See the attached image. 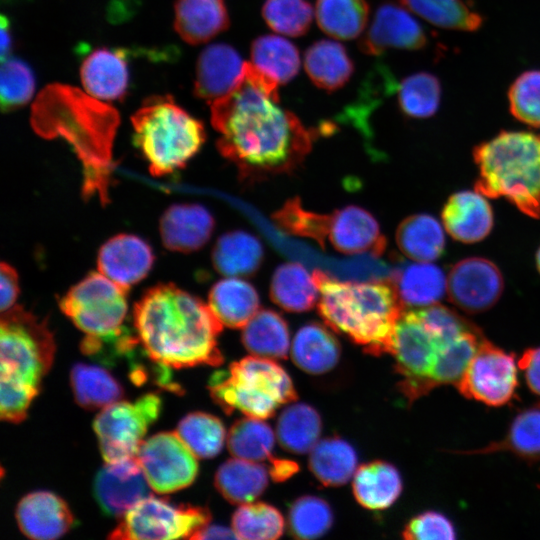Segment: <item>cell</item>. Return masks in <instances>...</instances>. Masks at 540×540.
<instances>
[{
	"mask_svg": "<svg viewBox=\"0 0 540 540\" xmlns=\"http://www.w3.org/2000/svg\"><path fill=\"white\" fill-rule=\"evenodd\" d=\"M133 324L147 356L168 368L223 363L222 323L208 304L174 284H158L135 303Z\"/></svg>",
	"mask_w": 540,
	"mask_h": 540,
	"instance_id": "obj_2",
	"label": "cell"
},
{
	"mask_svg": "<svg viewBox=\"0 0 540 540\" xmlns=\"http://www.w3.org/2000/svg\"><path fill=\"white\" fill-rule=\"evenodd\" d=\"M1 62V108L3 111H11L31 99L35 88L34 76L29 66L19 59L7 57Z\"/></svg>",
	"mask_w": 540,
	"mask_h": 540,
	"instance_id": "obj_51",
	"label": "cell"
},
{
	"mask_svg": "<svg viewBox=\"0 0 540 540\" xmlns=\"http://www.w3.org/2000/svg\"><path fill=\"white\" fill-rule=\"evenodd\" d=\"M479 170L475 191L504 197L521 212L540 218V136L501 131L473 149Z\"/></svg>",
	"mask_w": 540,
	"mask_h": 540,
	"instance_id": "obj_5",
	"label": "cell"
},
{
	"mask_svg": "<svg viewBox=\"0 0 540 540\" xmlns=\"http://www.w3.org/2000/svg\"><path fill=\"white\" fill-rule=\"evenodd\" d=\"M154 254L150 245L132 234H119L106 241L97 256L98 271L128 291L151 270Z\"/></svg>",
	"mask_w": 540,
	"mask_h": 540,
	"instance_id": "obj_18",
	"label": "cell"
},
{
	"mask_svg": "<svg viewBox=\"0 0 540 540\" xmlns=\"http://www.w3.org/2000/svg\"><path fill=\"white\" fill-rule=\"evenodd\" d=\"M503 289L504 280L499 268L482 257L462 259L448 273L447 293L450 302L470 314L493 307Z\"/></svg>",
	"mask_w": 540,
	"mask_h": 540,
	"instance_id": "obj_15",
	"label": "cell"
},
{
	"mask_svg": "<svg viewBox=\"0 0 540 540\" xmlns=\"http://www.w3.org/2000/svg\"><path fill=\"white\" fill-rule=\"evenodd\" d=\"M208 387L214 402L227 414L237 410L263 420L297 398L287 372L273 359L254 355L215 372Z\"/></svg>",
	"mask_w": 540,
	"mask_h": 540,
	"instance_id": "obj_7",
	"label": "cell"
},
{
	"mask_svg": "<svg viewBox=\"0 0 540 540\" xmlns=\"http://www.w3.org/2000/svg\"><path fill=\"white\" fill-rule=\"evenodd\" d=\"M408 10L429 23L444 29L473 32L483 24V17L464 0H399Z\"/></svg>",
	"mask_w": 540,
	"mask_h": 540,
	"instance_id": "obj_42",
	"label": "cell"
},
{
	"mask_svg": "<svg viewBox=\"0 0 540 540\" xmlns=\"http://www.w3.org/2000/svg\"><path fill=\"white\" fill-rule=\"evenodd\" d=\"M402 537L407 540H453L456 529L446 515L429 510L412 517L402 530Z\"/></svg>",
	"mask_w": 540,
	"mask_h": 540,
	"instance_id": "obj_53",
	"label": "cell"
},
{
	"mask_svg": "<svg viewBox=\"0 0 540 540\" xmlns=\"http://www.w3.org/2000/svg\"><path fill=\"white\" fill-rule=\"evenodd\" d=\"M428 41L425 29L408 11L394 3H383L358 47L367 55L378 56L389 49L419 50Z\"/></svg>",
	"mask_w": 540,
	"mask_h": 540,
	"instance_id": "obj_17",
	"label": "cell"
},
{
	"mask_svg": "<svg viewBox=\"0 0 540 540\" xmlns=\"http://www.w3.org/2000/svg\"><path fill=\"white\" fill-rule=\"evenodd\" d=\"M208 305L223 326L237 329L243 328L259 311L260 298L252 284L228 276L211 287Z\"/></svg>",
	"mask_w": 540,
	"mask_h": 540,
	"instance_id": "obj_26",
	"label": "cell"
},
{
	"mask_svg": "<svg viewBox=\"0 0 540 540\" xmlns=\"http://www.w3.org/2000/svg\"><path fill=\"white\" fill-rule=\"evenodd\" d=\"M417 311L420 317L440 334L445 343L464 332L480 331V328L469 319L438 303Z\"/></svg>",
	"mask_w": 540,
	"mask_h": 540,
	"instance_id": "obj_54",
	"label": "cell"
},
{
	"mask_svg": "<svg viewBox=\"0 0 540 540\" xmlns=\"http://www.w3.org/2000/svg\"><path fill=\"white\" fill-rule=\"evenodd\" d=\"M150 486L135 458L106 463L93 481L94 498L106 516L121 518L142 499Z\"/></svg>",
	"mask_w": 540,
	"mask_h": 540,
	"instance_id": "obj_16",
	"label": "cell"
},
{
	"mask_svg": "<svg viewBox=\"0 0 540 540\" xmlns=\"http://www.w3.org/2000/svg\"><path fill=\"white\" fill-rule=\"evenodd\" d=\"M127 290L98 272H92L60 299L61 311L84 334L85 340L109 342L128 330L124 326Z\"/></svg>",
	"mask_w": 540,
	"mask_h": 540,
	"instance_id": "obj_9",
	"label": "cell"
},
{
	"mask_svg": "<svg viewBox=\"0 0 540 540\" xmlns=\"http://www.w3.org/2000/svg\"><path fill=\"white\" fill-rule=\"evenodd\" d=\"M205 507L176 506L152 495L133 506L109 535L114 540H168L189 538L209 524Z\"/></svg>",
	"mask_w": 540,
	"mask_h": 540,
	"instance_id": "obj_12",
	"label": "cell"
},
{
	"mask_svg": "<svg viewBox=\"0 0 540 540\" xmlns=\"http://www.w3.org/2000/svg\"><path fill=\"white\" fill-rule=\"evenodd\" d=\"M274 443L275 435L271 427L263 419L247 416L237 420L227 435L230 453L254 462L269 460Z\"/></svg>",
	"mask_w": 540,
	"mask_h": 540,
	"instance_id": "obj_44",
	"label": "cell"
},
{
	"mask_svg": "<svg viewBox=\"0 0 540 540\" xmlns=\"http://www.w3.org/2000/svg\"><path fill=\"white\" fill-rule=\"evenodd\" d=\"M190 539H238L234 530L220 525H205L197 530Z\"/></svg>",
	"mask_w": 540,
	"mask_h": 540,
	"instance_id": "obj_59",
	"label": "cell"
},
{
	"mask_svg": "<svg viewBox=\"0 0 540 540\" xmlns=\"http://www.w3.org/2000/svg\"><path fill=\"white\" fill-rule=\"evenodd\" d=\"M396 243L408 258L419 262H431L443 254L445 236L436 218L419 213L406 217L399 224L396 230Z\"/></svg>",
	"mask_w": 540,
	"mask_h": 540,
	"instance_id": "obj_36",
	"label": "cell"
},
{
	"mask_svg": "<svg viewBox=\"0 0 540 540\" xmlns=\"http://www.w3.org/2000/svg\"><path fill=\"white\" fill-rule=\"evenodd\" d=\"M261 12L273 31L290 37L305 35L315 14L307 0H265Z\"/></svg>",
	"mask_w": 540,
	"mask_h": 540,
	"instance_id": "obj_49",
	"label": "cell"
},
{
	"mask_svg": "<svg viewBox=\"0 0 540 540\" xmlns=\"http://www.w3.org/2000/svg\"><path fill=\"white\" fill-rule=\"evenodd\" d=\"M176 433L194 455L202 459L218 455L226 438L222 421L204 412L187 414L178 423Z\"/></svg>",
	"mask_w": 540,
	"mask_h": 540,
	"instance_id": "obj_45",
	"label": "cell"
},
{
	"mask_svg": "<svg viewBox=\"0 0 540 540\" xmlns=\"http://www.w3.org/2000/svg\"><path fill=\"white\" fill-rule=\"evenodd\" d=\"M518 386L515 355L483 338L456 385L466 398L487 406L510 403Z\"/></svg>",
	"mask_w": 540,
	"mask_h": 540,
	"instance_id": "obj_13",
	"label": "cell"
},
{
	"mask_svg": "<svg viewBox=\"0 0 540 540\" xmlns=\"http://www.w3.org/2000/svg\"><path fill=\"white\" fill-rule=\"evenodd\" d=\"M333 523L330 505L322 498L305 495L290 506L288 527L297 539H316L323 536Z\"/></svg>",
	"mask_w": 540,
	"mask_h": 540,
	"instance_id": "obj_48",
	"label": "cell"
},
{
	"mask_svg": "<svg viewBox=\"0 0 540 540\" xmlns=\"http://www.w3.org/2000/svg\"><path fill=\"white\" fill-rule=\"evenodd\" d=\"M0 282V307L1 311L4 312L14 306L20 292L17 272L8 263H1Z\"/></svg>",
	"mask_w": 540,
	"mask_h": 540,
	"instance_id": "obj_57",
	"label": "cell"
},
{
	"mask_svg": "<svg viewBox=\"0 0 540 540\" xmlns=\"http://www.w3.org/2000/svg\"><path fill=\"white\" fill-rule=\"evenodd\" d=\"M131 122L134 142L154 176L184 167L206 138L203 123L177 105L170 95L145 99Z\"/></svg>",
	"mask_w": 540,
	"mask_h": 540,
	"instance_id": "obj_6",
	"label": "cell"
},
{
	"mask_svg": "<svg viewBox=\"0 0 540 540\" xmlns=\"http://www.w3.org/2000/svg\"><path fill=\"white\" fill-rule=\"evenodd\" d=\"M272 219L286 233L311 238L321 247L326 243L329 214L306 210L298 197L287 200Z\"/></svg>",
	"mask_w": 540,
	"mask_h": 540,
	"instance_id": "obj_50",
	"label": "cell"
},
{
	"mask_svg": "<svg viewBox=\"0 0 540 540\" xmlns=\"http://www.w3.org/2000/svg\"><path fill=\"white\" fill-rule=\"evenodd\" d=\"M1 378L39 392L55 353L47 324L20 306L2 312L0 322Z\"/></svg>",
	"mask_w": 540,
	"mask_h": 540,
	"instance_id": "obj_8",
	"label": "cell"
},
{
	"mask_svg": "<svg viewBox=\"0 0 540 540\" xmlns=\"http://www.w3.org/2000/svg\"><path fill=\"white\" fill-rule=\"evenodd\" d=\"M498 452H510L528 463L540 460V403L521 409L502 439L482 448L454 451L463 455H488Z\"/></svg>",
	"mask_w": 540,
	"mask_h": 540,
	"instance_id": "obj_27",
	"label": "cell"
},
{
	"mask_svg": "<svg viewBox=\"0 0 540 540\" xmlns=\"http://www.w3.org/2000/svg\"><path fill=\"white\" fill-rule=\"evenodd\" d=\"M447 233L456 241L471 244L483 240L493 228V211L484 195L475 191L452 194L441 212Z\"/></svg>",
	"mask_w": 540,
	"mask_h": 540,
	"instance_id": "obj_23",
	"label": "cell"
},
{
	"mask_svg": "<svg viewBox=\"0 0 540 540\" xmlns=\"http://www.w3.org/2000/svg\"><path fill=\"white\" fill-rule=\"evenodd\" d=\"M314 11L317 24L325 34L351 40L363 33L370 7L366 0H316Z\"/></svg>",
	"mask_w": 540,
	"mask_h": 540,
	"instance_id": "obj_39",
	"label": "cell"
},
{
	"mask_svg": "<svg viewBox=\"0 0 540 540\" xmlns=\"http://www.w3.org/2000/svg\"><path fill=\"white\" fill-rule=\"evenodd\" d=\"M322 421L319 413L305 403H293L280 414L276 435L280 445L287 451L304 454L319 441Z\"/></svg>",
	"mask_w": 540,
	"mask_h": 540,
	"instance_id": "obj_40",
	"label": "cell"
},
{
	"mask_svg": "<svg viewBox=\"0 0 540 540\" xmlns=\"http://www.w3.org/2000/svg\"><path fill=\"white\" fill-rule=\"evenodd\" d=\"M215 226L212 214L199 204H175L160 219L163 245L174 252L190 253L202 248Z\"/></svg>",
	"mask_w": 540,
	"mask_h": 540,
	"instance_id": "obj_22",
	"label": "cell"
},
{
	"mask_svg": "<svg viewBox=\"0 0 540 540\" xmlns=\"http://www.w3.org/2000/svg\"><path fill=\"white\" fill-rule=\"evenodd\" d=\"M357 502L370 510L390 507L403 488L398 469L385 461L375 460L357 468L352 482Z\"/></svg>",
	"mask_w": 540,
	"mask_h": 540,
	"instance_id": "obj_31",
	"label": "cell"
},
{
	"mask_svg": "<svg viewBox=\"0 0 540 540\" xmlns=\"http://www.w3.org/2000/svg\"><path fill=\"white\" fill-rule=\"evenodd\" d=\"M341 348L334 334L320 323L302 326L294 336L291 357L296 366L310 374H323L339 361Z\"/></svg>",
	"mask_w": 540,
	"mask_h": 540,
	"instance_id": "obj_30",
	"label": "cell"
},
{
	"mask_svg": "<svg viewBox=\"0 0 540 540\" xmlns=\"http://www.w3.org/2000/svg\"><path fill=\"white\" fill-rule=\"evenodd\" d=\"M318 287L308 270L296 262L279 265L271 278V300L289 312H305L314 307Z\"/></svg>",
	"mask_w": 540,
	"mask_h": 540,
	"instance_id": "obj_34",
	"label": "cell"
},
{
	"mask_svg": "<svg viewBox=\"0 0 540 540\" xmlns=\"http://www.w3.org/2000/svg\"><path fill=\"white\" fill-rule=\"evenodd\" d=\"M511 114L519 121L540 127V70L519 75L508 90Z\"/></svg>",
	"mask_w": 540,
	"mask_h": 540,
	"instance_id": "obj_52",
	"label": "cell"
},
{
	"mask_svg": "<svg viewBox=\"0 0 540 540\" xmlns=\"http://www.w3.org/2000/svg\"><path fill=\"white\" fill-rule=\"evenodd\" d=\"M269 474L275 482L288 479L298 471V464L291 460L271 457L269 460Z\"/></svg>",
	"mask_w": 540,
	"mask_h": 540,
	"instance_id": "obj_58",
	"label": "cell"
},
{
	"mask_svg": "<svg viewBox=\"0 0 540 540\" xmlns=\"http://www.w3.org/2000/svg\"><path fill=\"white\" fill-rule=\"evenodd\" d=\"M245 62L226 43L207 46L196 63L194 95L209 104L228 94L240 81Z\"/></svg>",
	"mask_w": 540,
	"mask_h": 540,
	"instance_id": "obj_21",
	"label": "cell"
},
{
	"mask_svg": "<svg viewBox=\"0 0 540 540\" xmlns=\"http://www.w3.org/2000/svg\"><path fill=\"white\" fill-rule=\"evenodd\" d=\"M284 518L277 508L264 502L240 505L232 516L238 539L275 540L284 531Z\"/></svg>",
	"mask_w": 540,
	"mask_h": 540,
	"instance_id": "obj_46",
	"label": "cell"
},
{
	"mask_svg": "<svg viewBox=\"0 0 540 540\" xmlns=\"http://www.w3.org/2000/svg\"><path fill=\"white\" fill-rule=\"evenodd\" d=\"M439 79L428 72L404 78L398 86L400 110L411 118H427L436 113L441 101Z\"/></svg>",
	"mask_w": 540,
	"mask_h": 540,
	"instance_id": "obj_47",
	"label": "cell"
},
{
	"mask_svg": "<svg viewBox=\"0 0 540 540\" xmlns=\"http://www.w3.org/2000/svg\"><path fill=\"white\" fill-rule=\"evenodd\" d=\"M327 239L344 254L381 255L386 238L373 215L362 207L348 205L329 214Z\"/></svg>",
	"mask_w": 540,
	"mask_h": 540,
	"instance_id": "obj_19",
	"label": "cell"
},
{
	"mask_svg": "<svg viewBox=\"0 0 540 540\" xmlns=\"http://www.w3.org/2000/svg\"><path fill=\"white\" fill-rule=\"evenodd\" d=\"M162 401L147 393L133 402L117 401L104 407L94 419L93 429L106 463L135 458L150 425L161 412Z\"/></svg>",
	"mask_w": 540,
	"mask_h": 540,
	"instance_id": "obj_11",
	"label": "cell"
},
{
	"mask_svg": "<svg viewBox=\"0 0 540 540\" xmlns=\"http://www.w3.org/2000/svg\"><path fill=\"white\" fill-rule=\"evenodd\" d=\"M536 266H537V269L540 273V247L538 248L537 252H536Z\"/></svg>",
	"mask_w": 540,
	"mask_h": 540,
	"instance_id": "obj_61",
	"label": "cell"
},
{
	"mask_svg": "<svg viewBox=\"0 0 540 540\" xmlns=\"http://www.w3.org/2000/svg\"><path fill=\"white\" fill-rule=\"evenodd\" d=\"M484 338L480 331H467L447 342L429 380L430 391L438 386H456Z\"/></svg>",
	"mask_w": 540,
	"mask_h": 540,
	"instance_id": "obj_43",
	"label": "cell"
},
{
	"mask_svg": "<svg viewBox=\"0 0 540 540\" xmlns=\"http://www.w3.org/2000/svg\"><path fill=\"white\" fill-rule=\"evenodd\" d=\"M518 366L528 388L540 396V346L526 349L518 360Z\"/></svg>",
	"mask_w": 540,
	"mask_h": 540,
	"instance_id": "obj_56",
	"label": "cell"
},
{
	"mask_svg": "<svg viewBox=\"0 0 540 540\" xmlns=\"http://www.w3.org/2000/svg\"><path fill=\"white\" fill-rule=\"evenodd\" d=\"M354 448L339 437L318 441L310 451L309 469L325 486H341L347 483L357 470Z\"/></svg>",
	"mask_w": 540,
	"mask_h": 540,
	"instance_id": "obj_37",
	"label": "cell"
},
{
	"mask_svg": "<svg viewBox=\"0 0 540 540\" xmlns=\"http://www.w3.org/2000/svg\"><path fill=\"white\" fill-rule=\"evenodd\" d=\"M15 515L21 532L34 540L60 538L75 524L67 503L50 491L25 495L17 504Z\"/></svg>",
	"mask_w": 540,
	"mask_h": 540,
	"instance_id": "obj_20",
	"label": "cell"
},
{
	"mask_svg": "<svg viewBox=\"0 0 540 540\" xmlns=\"http://www.w3.org/2000/svg\"><path fill=\"white\" fill-rule=\"evenodd\" d=\"M390 282L404 307L435 304L444 296L447 289L443 271L428 262L418 261L400 267L393 273Z\"/></svg>",
	"mask_w": 540,
	"mask_h": 540,
	"instance_id": "obj_32",
	"label": "cell"
},
{
	"mask_svg": "<svg viewBox=\"0 0 540 540\" xmlns=\"http://www.w3.org/2000/svg\"><path fill=\"white\" fill-rule=\"evenodd\" d=\"M250 55L251 63L279 85L291 81L300 70L298 48L281 36L257 37L251 44Z\"/></svg>",
	"mask_w": 540,
	"mask_h": 540,
	"instance_id": "obj_41",
	"label": "cell"
},
{
	"mask_svg": "<svg viewBox=\"0 0 540 540\" xmlns=\"http://www.w3.org/2000/svg\"><path fill=\"white\" fill-rule=\"evenodd\" d=\"M0 386L1 419L12 423L23 421L38 391L8 381H0Z\"/></svg>",
	"mask_w": 540,
	"mask_h": 540,
	"instance_id": "obj_55",
	"label": "cell"
},
{
	"mask_svg": "<svg viewBox=\"0 0 540 540\" xmlns=\"http://www.w3.org/2000/svg\"><path fill=\"white\" fill-rule=\"evenodd\" d=\"M136 460L151 489L159 494L188 487L198 474L197 457L176 432L157 433L143 441Z\"/></svg>",
	"mask_w": 540,
	"mask_h": 540,
	"instance_id": "obj_14",
	"label": "cell"
},
{
	"mask_svg": "<svg viewBox=\"0 0 540 540\" xmlns=\"http://www.w3.org/2000/svg\"><path fill=\"white\" fill-rule=\"evenodd\" d=\"M12 47V39L9 22L5 16H1V61L9 56Z\"/></svg>",
	"mask_w": 540,
	"mask_h": 540,
	"instance_id": "obj_60",
	"label": "cell"
},
{
	"mask_svg": "<svg viewBox=\"0 0 540 540\" xmlns=\"http://www.w3.org/2000/svg\"><path fill=\"white\" fill-rule=\"evenodd\" d=\"M304 68L317 87L334 92L348 83L355 66L342 44L334 40L321 39L307 48Z\"/></svg>",
	"mask_w": 540,
	"mask_h": 540,
	"instance_id": "obj_28",
	"label": "cell"
},
{
	"mask_svg": "<svg viewBox=\"0 0 540 540\" xmlns=\"http://www.w3.org/2000/svg\"><path fill=\"white\" fill-rule=\"evenodd\" d=\"M31 122L42 136H63L76 149L86 171L95 157L107 168L112 139L119 122L111 106L61 84L45 87L32 110Z\"/></svg>",
	"mask_w": 540,
	"mask_h": 540,
	"instance_id": "obj_4",
	"label": "cell"
},
{
	"mask_svg": "<svg viewBox=\"0 0 540 540\" xmlns=\"http://www.w3.org/2000/svg\"><path fill=\"white\" fill-rule=\"evenodd\" d=\"M81 82L86 92L99 100H123L127 94L129 73L123 52L96 49L82 62Z\"/></svg>",
	"mask_w": 540,
	"mask_h": 540,
	"instance_id": "obj_24",
	"label": "cell"
},
{
	"mask_svg": "<svg viewBox=\"0 0 540 540\" xmlns=\"http://www.w3.org/2000/svg\"><path fill=\"white\" fill-rule=\"evenodd\" d=\"M70 383L78 405L85 409L104 408L119 401L123 387L106 369L84 363H76L70 372Z\"/></svg>",
	"mask_w": 540,
	"mask_h": 540,
	"instance_id": "obj_38",
	"label": "cell"
},
{
	"mask_svg": "<svg viewBox=\"0 0 540 540\" xmlns=\"http://www.w3.org/2000/svg\"><path fill=\"white\" fill-rule=\"evenodd\" d=\"M230 18L224 0H177L174 27L188 44L206 43L227 30Z\"/></svg>",
	"mask_w": 540,
	"mask_h": 540,
	"instance_id": "obj_25",
	"label": "cell"
},
{
	"mask_svg": "<svg viewBox=\"0 0 540 540\" xmlns=\"http://www.w3.org/2000/svg\"><path fill=\"white\" fill-rule=\"evenodd\" d=\"M264 259V249L254 235L234 230L221 235L212 249L215 270L229 277L254 275Z\"/></svg>",
	"mask_w": 540,
	"mask_h": 540,
	"instance_id": "obj_29",
	"label": "cell"
},
{
	"mask_svg": "<svg viewBox=\"0 0 540 540\" xmlns=\"http://www.w3.org/2000/svg\"><path fill=\"white\" fill-rule=\"evenodd\" d=\"M268 467L241 458L229 459L216 471L214 484L232 504H246L257 499L268 486Z\"/></svg>",
	"mask_w": 540,
	"mask_h": 540,
	"instance_id": "obj_33",
	"label": "cell"
},
{
	"mask_svg": "<svg viewBox=\"0 0 540 540\" xmlns=\"http://www.w3.org/2000/svg\"><path fill=\"white\" fill-rule=\"evenodd\" d=\"M313 277L319 290L318 312L329 328L371 355L392 353L404 306L390 281H340L319 270Z\"/></svg>",
	"mask_w": 540,
	"mask_h": 540,
	"instance_id": "obj_3",
	"label": "cell"
},
{
	"mask_svg": "<svg viewBox=\"0 0 540 540\" xmlns=\"http://www.w3.org/2000/svg\"><path fill=\"white\" fill-rule=\"evenodd\" d=\"M242 343L254 356L285 359L290 349L287 322L276 311L259 310L243 327Z\"/></svg>",
	"mask_w": 540,
	"mask_h": 540,
	"instance_id": "obj_35",
	"label": "cell"
},
{
	"mask_svg": "<svg viewBox=\"0 0 540 540\" xmlns=\"http://www.w3.org/2000/svg\"><path fill=\"white\" fill-rule=\"evenodd\" d=\"M279 84L245 62L237 85L214 100L216 146L235 165L240 180L255 183L295 171L310 153L316 132L280 105Z\"/></svg>",
	"mask_w": 540,
	"mask_h": 540,
	"instance_id": "obj_1",
	"label": "cell"
},
{
	"mask_svg": "<svg viewBox=\"0 0 540 540\" xmlns=\"http://www.w3.org/2000/svg\"><path fill=\"white\" fill-rule=\"evenodd\" d=\"M445 344L417 310L403 311L396 325L391 354L395 358V371L401 377L398 389L409 404L430 392L429 380Z\"/></svg>",
	"mask_w": 540,
	"mask_h": 540,
	"instance_id": "obj_10",
	"label": "cell"
}]
</instances>
